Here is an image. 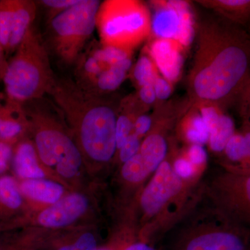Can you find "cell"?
I'll return each mask as SVG.
<instances>
[{"instance_id":"6da1fadb","label":"cell","mask_w":250,"mask_h":250,"mask_svg":"<svg viewBox=\"0 0 250 250\" xmlns=\"http://www.w3.org/2000/svg\"><path fill=\"white\" fill-rule=\"evenodd\" d=\"M196 49L188 80L189 104L225 110L236 104L250 80V36L223 18H207L196 28Z\"/></svg>"},{"instance_id":"7a4b0ae2","label":"cell","mask_w":250,"mask_h":250,"mask_svg":"<svg viewBox=\"0 0 250 250\" xmlns=\"http://www.w3.org/2000/svg\"><path fill=\"white\" fill-rule=\"evenodd\" d=\"M107 96L88 93L74 81L58 78L47 95L62 111L83 159L94 164L111 161L117 149L120 104Z\"/></svg>"},{"instance_id":"3957f363","label":"cell","mask_w":250,"mask_h":250,"mask_svg":"<svg viewBox=\"0 0 250 250\" xmlns=\"http://www.w3.org/2000/svg\"><path fill=\"white\" fill-rule=\"evenodd\" d=\"M23 106L39 161L62 179L75 178L84 159L62 111L46 97Z\"/></svg>"},{"instance_id":"277c9868","label":"cell","mask_w":250,"mask_h":250,"mask_svg":"<svg viewBox=\"0 0 250 250\" xmlns=\"http://www.w3.org/2000/svg\"><path fill=\"white\" fill-rule=\"evenodd\" d=\"M56 78L47 45L32 27L8 61L2 80L5 93L24 104L47 96Z\"/></svg>"},{"instance_id":"5b68a950","label":"cell","mask_w":250,"mask_h":250,"mask_svg":"<svg viewBox=\"0 0 250 250\" xmlns=\"http://www.w3.org/2000/svg\"><path fill=\"white\" fill-rule=\"evenodd\" d=\"M96 28L102 45L133 52L151 36L150 9L139 0H106L99 8Z\"/></svg>"},{"instance_id":"8992f818","label":"cell","mask_w":250,"mask_h":250,"mask_svg":"<svg viewBox=\"0 0 250 250\" xmlns=\"http://www.w3.org/2000/svg\"><path fill=\"white\" fill-rule=\"evenodd\" d=\"M101 1L81 0L78 4L50 18L47 40L59 62L75 65L96 28Z\"/></svg>"},{"instance_id":"52a82bcc","label":"cell","mask_w":250,"mask_h":250,"mask_svg":"<svg viewBox=\"0 0 250 250\" xmlns=\"http://www.w3.org/2000/svg\"><path fill=\"white\" fill-rule=\"evenodd\" d=\"M153 39H169L179 42L186 49L196 34L195 17L188 1L180 0L152 1Z\"/></svg>"},{"instance_id":"ba28073f","label":"cell","mask_w":250,"mask_h":250,"mask_svg":"<svg viewBox=\"0 0 250 250\" xmlns=\"http://www.w3.org/2000/svg\"><path fill=\"white\" fill-rule=\"evenodd\" d=\"M132 53L100 42L88 45L75 63L74 82L85 91L100 95L102 84L112 67L132 57Z\"/></svg>"},{"instance_id":"9c48e42d","label":"cell","mask_w":250,"mask_h":250,"mask_svg":"<svg viewBox=\"0 0 250 250\" xmlns=\"http://www.w3.org/2000/svg\"><path fill=\"white\" fill-rule=\"evenodd\" d=\"M171 250H250V236L232 228L194 230L177 240Z\"/></svg>"},{"instance_id":"30bf717a","label":"cell","mask_w":250,"mask_h":250,"mask_svg":"<svg viewBox=\"0 0 250 250\" xmlns=\"http://www.w3.org/2000/svg\"><path fill=\"white\" fill-rule=\"evenodd\" d=\"M182 188V180L174 172L170 163L164 161L159 166L141 197V205L146 214L154 215Z\"/></svg>"},{"instance_id":"8fae6325","label":"cell","mask_w":250,"mask_h":250,"mask_svg":"<svg viewBox=\"0 0 250 250\" xmlns=\"http://www.w3.org/2000/svg\"><path fill=\"white\" fill-rule=\"evenodd\" d=\"M220 202L227 214L238 223L250 224V173L226 174L220 182Z\"/></svg>"},{"instance_id":"7c38bea8","label":"cell","mask_w":250,"mask_h":250,"mask_svg":"<svg viewBox=\"0 0 250 250\" xmlns=\"http://www.w3.org/2000/svg\"><path fill=\"white\" fill-rule=\"evenodd\" d=\"M88 207V200L82 194L71 193L42 210L38 223L46 228L57 229L68 226L82 216Z\"/></svg>"},{"instance_id":"4fadbf2b","label":"cell","mask_w":250,"mask_h":250,"mask_svg":"<svg viewBox=\"0 0 250 250\" xmlns=\"http://www.w3.org/2000/svg\"><path fill=\"white\" fill-rule=\"evenodd\" d=\"M158 70L171 83L179 80L184 65L186 48L179 42L169 39H153L146 49Z\"/></svg>"},{"instance_id":"5bb4252c","label":"cell","mask_w":250,"mask_h":250,"mask_svg":"<svg viewBox=\"0 0 250 250\" xmlns=\"http://www.w3.org/2000/svg\"><path fill=\"white\" fill-rule=\"evenodd\" d=\"M28 130L29 123L23 104L0 91V141L15 146Z\"/></svg>"},{"instance_id":"9a60e30c","label":"cell","mask_w":250,"mask_h":250,"mask_svg":"<svg viewBox=\"0 0 250 250\" xmlns=\"http://www.w3.org/2000/svg\"><path fill=\"white\" fill-rule=\"evenodd\" d=\"M32 141L22 139L15 145L12 166L14 173L22 180L45 178Z\"/></svg>"},{"instance_id":"2e32d148","label":"cell","mask_w":250,"mask_h":250,"mask_svg":"<svg viewBox=\"0 0 250 250\" xmlns=\"http://www.w3.org/2000/svg\"><path fill=\"white\" fill-rule=\"evenodd\" d=\"M35 1L31 0H14L11 38L7 56L14 54L28 31L33 27L36 15Z\"/></svg>"},{"instance_id":"e0dca14e","label":"cell","mask_w":250,"mask_h":250,"mask_svg":"<svg viewBox=\"0 0 250 250\" xmlns=\"http://www.w3.org/2000/svg\"><path fill=\"white\" fill-rule=\"evenodd\" d=\"M19 187L23 197L41 203L53 205L63 197L62 184L45 178L22 180Z\"/></svg>"},{"instance_id":"ac0fdd59","label":"cell","mask_w":250,"mask_h":250,"mask_svg":"<svg viewBox=\"0 0 250 250\" xmlns=\"http://www.w3.org/2000/svg\"><path fill=\"white\" fill-rule=\"evenodd\" d=\"M197 2L237 26L250 24V0H206Z\"/></svg>"},{"instance_id":"d6986e66","label":"cell","mask_w":250,"mask_h":250,"mask_svg":"<svg viewBox=\"0 0 250 250\" xmlns=\"http://www.w3.org/2000/svg\"><path fill=\"white\" fill-rule=\"evenodd\" d=\"M167 141L160 133L148 134L141 143L139 152L143 165L149 174L155 172L167 154Z\"/></svg>"},{"instance_id":"ffe728a7","label":"cell","mask_w":250,"mask_h":250,"mask_svg":"<svg viewBox=\"0 0 250 250\" xmlns=\"http://www.w3.org/2000/svg\"><path fill=\"white\" fill-rule=\"evenodd\" d=\"M184 117V136L189 143L203 146L208 143L209 131L196 106L190 105Z\"/></svg>"},{"instance_id":"44dd1931","label":"cell","mask_w":250,"mask_h":250,"mask_svg":"<svg viewBox=\"0 0 250 250\" xmlns=\"http://www.w3.org/2000/svg\"><path fill=\"white\" fill-rule=\"evenodd\" d=\"M23 197L19 184L11 176H0V212H15L21 209Z\"/></svg>"},{"instance_id":"7402d4cb","label":"cell","mask_w":250,"mask_h":250,"mask_svg":"<svg viewBox=\"0 0 250 250\" xmlns=\"http://www.w3.org/2000/svg\"><path fill=\"white\" fill-rule=\"evenodd\" d=\"M235 132L234 122L224 112L218 125L209 133L208 143L210 149L215 152H223L229 140Z\"/></svg>"},{"instance_id":"603a6c76","label":"cell","mask_w":250,"mask_h":250,"mask_svg":"<svg viewBox=\"0 0 250 250\" xmlns=\"http://www.w3.org/2000/svg\"><path fill=\"white\" fill-rule=\"evenodd\" d=\"M159 75H160L156 64L146 50L132 68V78L135 84L139 88L143 85L153 84Z\"/></svg>"},{"instance_id":"cb8c5ba5","label":"cell","mask_w":250,"mask_h":250,"mask_svg":"<svg viewBox=\"0 0 250 250\" xmlns=\"http://www.w3.org/2000/svg\"><path fill=\"white\" fill-rule=\"evenodd\" d=\"M227 158L233 163L241 164L244 167L248 157V145L242 132H235L230 138L223 151Z\"/></svg>"},{"instance_id":"d4e9b609","label":"cell","mask_w":250,"mask_h":250,"mask_svg":"<svg viewBox=\"0 0 250 250\" xmlns=\"http://www.w3.org/2000/svg\"><path fill=\"white\" fill-rule=\"evenodd\" d=\"M14 9V0H0V43L7 57L13 13Z\"/></svg>"},{"instance_id":"484cf974","label":"cell","mask_w":250,"mask_h":250,"mask_svg":"<svg viewBox=\"0 0 250 250\" xmlns=\"http://www.w3.org/2000/svg\"><path fill=\"white\" fill-rule=\"evenodd\" d=\"M149 172L143 165L139 153L123 164L122 175L123 178L131 183H139L144 180Z\"/></svg>"},{"instance_id":"4316f807","label":"cell","mask_w":250,"mask_h":250,"mask_svg":"<svg viewBox=\"0 0 250 250\" xmlns=\"http://www.w3.org/2000/svg\"><path fill=\"white\" fill-rule=\"evenodd\" d=\"M96 238L93 233H82L72 241L62 243L56 248V250H95L98 248Z\"/></svg>"},{"instance_id":"83f0119b","label":"cell","mask_w":250,"mask_h":250,"mask_svg":"<svg viewBox=\"0 0 250 250\" xmlns=\"http://www.w3.org/2000/svg\"><path fill=\"white\" fill-rule=\"evenodd\" d=\"M141 140L139 136L133 133L130 135L126 142L122 146L119 152V159L123 164L131 159L139 152L141 148Z\"/></svg>"},{"instance_id":"f1b7e54d","label":"cell","mask_w":250,"mask_h":250,"mask_svg":"<svg viewBox=\"0 0 250 250\" xmlns=\"http://www.w3.org/2000/svg\"><path fill=\"white\" fill-rule=\"evenodd\" d=\"M156 102H164L170 98L172 93V84L164 77L159 75L153 83Z\"/></svg>"},{"instance_id":"f546056e","label":"cell","mask_w":250,"mask_h":250,"mask_svg":"<svg viewBox=\"0 0 250 250\" xmlns=\"http://www.w3.org/2000/svg\"><path fill=\"white\" fill-rule=\"evenodd\" d=\"M236 104L245 124L250 126V80L242 91Z\"/></svg>"},{"instance_id":"4dcf8cb0","label":"cell","mask_w":250,"mask_h":250,"mask_svg":"<svg viewBox=\"0 0 250 250\" xmlns=\"http://www.w3.org/2000/svg\"><path fill=\"white\" fill-rule=\"evenodd\" d=\"M13 145L0 141V175L4 173L12 165L14 155Z\"/></svg>"},{"instance_id":"1f68e13d","label":"cell","mask_w":250,"mask_h":250,"mask_svg":"<svg viewBox=\"0 0 250 250\" xmlns=\"http://www.w3.org/2000/svg\"><path fill=\"white\" fill-rule=\"evenodd\" d=\"M153 124L152 117L149 115L141 113L136 117L134 123L133 133L139 136L140 139L147 135L150 131Z\"/></svg>"},{"instance_id":"d6a6232c","label":"cell","mask_w":250,"mask_h":250,"mask_svg":"<svg viewBox=\"0 0 250 250\" xmlns=\"http://www.w3.org/2000/svg\"><path fill=\"white\" fill-rule=\"evenodd\" d=\"M80 1L81 0H42L40 2L46 7L52 10L53 16L59 12L75 6L80 3Z\"/></svg>"},{"instance_id":"836d02e7","label":"cell","mask_w":250,"mask_h":250,"mask_svg":"<svg viewBox=\"0 0 250 250\" xmlns=\"http://www.w3.org/2000/svg\"><path fill=\"white\" fill-rule=\"evenodd\" d=\"M136 97H137L140 103L145 108L149 107L156 102V94L153 84L143 85L139 88Z\"/></svg>"},{"instance_id":"e575fe53","label":"cell","mask_w":250,"mask_h":250,"mask_svg":"<svg viewBox=\"0 0 250 250\" xmlns=\"http://www.w3.org/2000/svg\"><path fill=\"white\" fill-rule=\"evenodd\" d=\"M188 161L193 166H200L205 164L207 159V154L205 148L200 145L192 144L188 151Z\"/></svg>"},{"instance_id":"d590c367","label":"cell","mask_w":250,"mask_h":250,"mask_svg":"<svg viewBox=\"0 0 250 250\" xmlns=\"http://www.w3.org/2000/svg\"><path fill=\"white\" fill-rule=\"evenodd\" d=\"M173 169L175 173L181 179H188L191 177L194 173V166L188 159L180 158L174 162Z\"/></svg>"},{"instance_id":"8d00e7d4","label":"cell","mask_w":250,"mask_h":250,"mask_svg":"<svg viewBox=\"0 0 250 250\" xmlns=\"http://www.w3.org/2000/svg\"><path fill=\"white\" fill-rule=\"evenodd\" d=\"M244 126V130H243L242 133L244 135L245 138H246L247 145H248V157L246 165H245L243 168V170H246L241 171V172H247V171L250 170V126L248 125L245 124Z\"/></svg>"},{"instance_id":"74e56055","label":"cell","mask_w":250,"mask_h":250,"mask_svg":"<svg viewBox=\"0 0 250 250\" xmlns=\"http://www.w3.org/2000/svg\"><path fill=\"white\" fill-rule=\"evenodd\" d=\"M7 66L8 60L6 59V55L2 46L0 43V81H2L4 78Z\"/></svg>"},{"instance_id":"f35d334b","label":"cell","mask_w":250,"mask_h":250,"mask_svg":"<svg viewBox=\"0 0 250 250\" xmlns=\"http://www.w3.org/2000/svg\"><path fill=\"white\" fill-rule=\"evenodd\" d=\"M123 250H156L150 245L144 242H137L133 243L129 246H125Z\"/></svg>"},{"instance_id":"ab89813d","label":"cell","mask_w":250,"mask_h":250,"mask_svg":"<svg viewBox=\"0 0 250 250\" xmlns=\"http://www.w3.org/2000/svg\"><path fill=\"white\" fill-rule=\"evenodd\" d=\"M95 250H118L113 246L98 247Z\"/></svg>"},{"instance_id":"60d3db41","label":"cell","mask_w":250,"mask_h":250,"mask_svg":"<svg viewBox=\"0 0 250 250\" xmlns=\"http://www.w3.org/2000/svg\"><path fill=\"white\" fill-rule=\"evenodd\" d=\"M246 172V173H250V171H247V172Z\"/></svg>"},{"instance_id":"b9f144b4","label":"cell","mask_w":250,"mask_h":250,"mask_svg":"<svg viewBox=\"0 0 250 250\" xmlns=\"http://www.w3.org/2000/svg\"><path fill=\"white\" fill-rule=\"evenodd\" d=\"M249 27H250V25H249ZM249 35H250V34H249Z\"/></svg>"},{"instance_id":"7bdbcfd3","label":"cell","mask_w":250,"mask_h":250,"mask_svg":"<svg viewBox=\"0 0 250 250\" xmlns=\"http://www.w3.org/2000/svg\"><path fill=\"white\" fill-rule=\"evenodd\" d=\"M0 250H3L0 249Z\"/></svg>"}]
</instances>
